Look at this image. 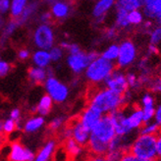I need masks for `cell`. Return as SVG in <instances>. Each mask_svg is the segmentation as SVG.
I'll return each instance as SVG.
<instances>
[{
	"instance_id": "1",
	"label": "cell",
	"mask_w": 161,
	"mask_h": 161,
	"mask_svg": "<svg viewBox=\"0 0 161 161\" xmlns=\"http://www.w3.org/2000/svg\"><path fill=\"white\" fill-rule=\"evenodd\" d=\"M131 93L119 94L107 87L95 88L88 94V105L97 109L103 115H109L123 108L130 101Z\"/></svg>"
},
{
	"instance_id": "2",
	"label": "cell",
	"mask_w": 161,
	"mask_h": 161,
	"mask_svg": "<svg viewBox=\"0 0 161 161\" xmlns=\"http://www.w3.org/2000/svg\"><path fill=\"white\" fill-rule=\"evenodd\" d=\"M116 136L115 129L110 115H103L91 131L87 142L88 150L96 156H105L109 149V142Z\"/></svg>"
},
{
	"instance_id": "3",
	"label": "cell",
	"mask_w": 161,
	"mask_h": 161,
	"mask_svg": "<svg viewBox=\"0 0 161 161\" xmlns=\"http://www.w3.org/2000/svg\"><path fill=\"white\" fill-rule=\"evenodd\" d=\"M129 151L143 160L156 161L158 158L156 149V136L139 134L133 140Z\"/></svg>"
},
{
	"instance_id": "4",
	"label": "cell",
	"mask_w": 161,
	"mask_h": 161,
	"mask_svg": "<svg viewBox=\"0 0 161 161\" xmlns=\"http://www.w3.org/2000/svg\"><path fill=\"white\" fill-rule=\"evenodd\" d=\"M115 69L114 62L108 61L102 58L101 56H98L97 58H95L88 64V66L85 70V75L90 83L99 85L105 82V80Z\"/></svg>"
},
{
	"instance_id": "5",
	"label": "cell",
	"mask_w": 161,
	"mask_h": 161,
	"mask_svg": "<svg viewBox=\"0 0 161 161\" xmlns=\"http://www.w3.org/2000/svg\"><path fill=\"white\" fill-rule=\"evenodd\" d=\"M44 87L46 94L50 96L53 102L62 103L66 101L69 96V87L53 76L48 77L45 80Z\"/></svg>"
},
{
	"instance_id": "6",
	"label": "cell",
	"mask_w": 161,
	"mask_h": 161,
	"mask_svg": "<svg viewBox=\"0 0 161 161\" xmlns=\"http://www.w3.org/2000/svg\"><path fill=\"white\" fill-rule=\"evenodd\" d=\"M138 56V50L135 43L130 39L123 40L119 44V54L116 60L117 66L120 69L130 67L135 63Z\"/></svg>"
},
{
	"instance_id": "7",
	"label": "cell",
	"mask_w": 161,
	"mask_h": 161,
	"mask_svg": "<svg viewBox=\"0 0 161 161\" xmlns=\"http://www.w3.org/2000/svg\"><path fill=\"white\" fill-rule=\"evenodd\" d=\"M97 57L98 54L94 51L88 53L80 51L77 54H69L67 58V64L72 72H74L75 74H80L86 69L88 64Z\"/></svg>"
},
{
	"instance_id": "8",
	"label": "cell",
	"mask_w": 161,
	"mask_h": 161,
	"mask_svg": "<svg viewBox=\"0 0 161 161\" xmlns=\"http://www.w3.org/2000/svg\"><path fill=\"white\" fill-rule=\"evenodd\" d=\"M34 42L39 49L47 51L51 49L54 43V35L52 29L45 24L38 26L35 31Z\"/></svg>"
},
{
	"instance_id": "9",
	"label": "cell",
	"mask_w": 161,
	"mask_h": 161,
	"mask_svg": "<svg viewBox=\"0 0 161 161\" xmlns=\"http://www.w3.org/2000/svg\"><path fill=\"white\" fill-rule=\"evenodd\" d=\"M35 154L36 153L31 149L15 141L11 142L10 147H8L7 158L9 161H33Z\"/></svg>"
},
{
	"instance_id": "10",
	"label": "cell",
	"mask_w": 161,
	"mask_h": 161,
	"mask_svg": "<svg viewBox=\"0 0 161 161\" xmlns=\"http://www.w3.org/2000/svg\"><path fill=\"white\" fill-rule=\"evenodd\" d=\"M104 84H105V87L119 94H124L129 91L126 74L121 70L115 69L105 80Z\"/></svg>"
},
{
	"instance_id": "11",
	"label": "cell",
	"mask_w": 161,
	"mask_h": 161,
	"mask_svg": "<svg viewBox=\"0 0 161 161\" xmlns=\"http://www.w3.org/2000/svg\"><path fill=\"white\" fill-rule=\"evenodd\" d=\"M109 115L111 117L112 123H113L116 136H131L134 133L131 130V128H130V126H129V124H128L126 110L125 109L121 108V109L113 112V113H111Z\"/></svg>"
},
{
	"instance_id": "12",
	"label": "cell",
	"mask_w": 161,
	"mask_h": 161,
	"mask_svg": "<svg viewBox=\"0 0 161 161\" xmlns=\"http://www.w3.org/2000/svg\"><path fill=\"white\" fill-rule=\"evenodd\" d=\"M71 130V139H73L76 142L80 144L82 147H86L88 139H90L91 131L80 122L79 119H76L68 125Z\"/></svg>"
},
{
	"instance_id": "13",
	"label": "cell",
	"mask_w": 161,
	"mask_h": 161,
	"mask_svg": "<svg viewBox=\"0 0 161 161\" xmlns=\"http://www.w3.org/2000/svg\"><path fill=\"white\" fill-rule=\"evenodd\" d=\"M103 114L99 112L97 109L94 107L88 105L84 109V111L80 114L79 116V121L82 123L87 130L92 131L93 127L99 122V120L102 118Z\"/></svg>"
},
{
	"instance_id": "14",
	"label": "cell",
	"mask_w": 161,
	"mask_h": 161,
	"mask_svg": "<svg viewBox=\"0 0 161 161\" xmlns=\"http://www.w3.org/2000/svg\"><path fill=\"white\" fill-rule=\"evenodd\" d=\"M155 105V98L152 92H144L141 98V109L143 114L144 123L150 122V121L153 120Z\"/></svg>"
},
{
	"instance_id": "15",
	"label": "cell",
	"mask_w": 161,
	"mask_h": 161,
	"mask_svg": "<svg viewBox=\"0 0 161 161\" xmlns=\"http://www.w3.org/2000/svg\"><path fill=\"white\" fill-rule=\"evenodd\" d=\"M127 121L133 132L140 131V129L144 124L143 114L141 107L139 106H132L130 108H125Z\"/></svg>"
},
{
	"instance_id": "16",
	"label": "cell",
	"mask_w": 161,
	"mask_h": 161,
	"mask_svg": "<svg viewBox=\"0 0 161 161\" xmlns=\"http://www.w3.org/2000/svg\"><path fill=\"white\" fill-rule=\"evenodd\" d=\"M56 148H57V142L54 140H48L37 151V153L35 154L33 161H50Z\"/></svg>"
},
{
	"instance_id": "17",
	"label": "cell",
	"mask_w": 161,
	"mask_h": 161,
	"mask_svg": "<svg viewBox=\"0 0 161 161\" xmlns=\"http://www.w3.org/2000/svg\"><path fill=\"white\" fill-rule=\"evenodd\" d=\"M133 140H131L130 136H116L115 138L109 142V149L108 151H116L120 153H124L126 151H129L130 146Z\"/></svg>"
},
{
	"instance_id": "18",
	"label": "cell",
	"mask_w": 161,
	"mask_h": 161,
	"mask_svg": "<svg viewBox=\"0 0 161 161\" xmlns=\"http://www.w3.org/2000/svg\"><path fill=\"white\" fill-rule=\"evenodd\" d=\"M44 124H45L44 117L40 115H35L30 117L24 122L23 130L27 134H34L38 132L40 129H42Z\"/></svg>"
},
{
	"instance_id": "19",
	"label": "cell",
	"mask_w": 161,
	"mask_h": 161,
	"mask_svg": "<svg viewBox=\"0 0 161 161\" xmlns=\"http://www.w3.org/2000/svg\"><path fill=\"white\" fill-rule=\"evenodd\" d=\"M142 9L147 19L156 20L161 17V0H149Z\"/></svg>"
},
{
	"instance_id": "20",
	"label": "cell",
	"mask_w": 161,
	"mask_h": 161,
	"mask_svg": "<svg viewBox=\"0 0 161 161\" xmlns=\"http://www.w3.org/2000/svg\"><path fill=\"white\" fill-rule=\"evenodd\" d=\"M64 149H65L66 153L74 159H78L82 157L85 153L84 147L76 142L73 139H68L64 142Z\"/></svg>"
},
{
	"instance_id": "21",
	"label": "cell",
	"mask_w": 161,
	"mask_h": 161,
	"mask_svg": "<svg viewBox=\"0 0 161 161\" xmlns=\"http://www.w3.org/2000/svg\"><path fill=\"white\" fill-rule=\"evenodd\" d=\"M116 0H98L93 7L92 15L94 18H101L112 7L115 5Z\"/></svg>"
},
{
	"instance_id": "22",
	"label": "cell",
	"mask_w": 161,
	"mask_h": 161,
	"mask_svg": "<svg viewBox=\"0 0 161 161\" xmlns=\"http://www.w3.org/2000/svg\"><path fill=\"white\" fill-rule=\"evenodd\" d=\"M28 76L31 82L34 84H42L48 78V70L35 66L29 69Z\"/></svg>"
},
{
	"instance_id": "23",
	"label": "cell",
	"mask_w": 161,
	"mask_h": 161,
	"mask_svg": "<svg viewBox=\"0 0 161 161\" xmlns=\"http://www.w3.org/2000/svg\"><path fill=\"white\" fill-rule=\"evenodd\" d=\"M52 106H53V100L50 98L49 95L44 94L38 100L36 106V111L38 115L44 117L50 113Z\"/></svg>"
},
{
	"instance_id": "24",
	"label": "cell",
	"mask_w": 161,
	"mask_h": 161,
	"mask_svg": "<svg viewBox=\"0 0 161 161\" xmlns=\"http://www.w3.org/2000/svg\"><path fill=\"white\" fill-rule=\"evenodd\" d=\"M33 62L35 64V66L46 69L51 63L49 52L47 50H42V49L36 50L33 54Z\"/></svg>"
},
{
	"instance_id": "25",
	"label": "cell",
	"mask_w": 161,
	"mask_h": 161,
	"mask_svg": "<svg viewBox=\"0 0 161 161\" xmlns=\"http://www.w3.org/2000/svg\"><path fill=\"white\" fill-rule=\"evenodd\" d=\"M115 5L116 8H122V9L128 12L133 10H139L142 8L139 0H116Z\"/></svg>"
},
{
	"instance_id": "26",
	"label": "cell",
	"mask_w": 161,
	"mask_h": 161,
	"mask_svg": "<svg viewBox=\"0 0 161 161\" xmlns=\"http://www.w3.org/2000/svg\"><path fill=\"white\" fill-rule=\"evenodd\" d=\"M28 0H12L10 3V10L13 18H19L24 9L26 8Z\"/></svg>"
},
{
	"instance_id": "27",
	"label": "cell",
	"mask_w": 161,
	"mask_h": 161,
	"mask_svg": "<svg viewBox=\"0 0 161 161\" xmlns=\"http://www.w3.org/2000/svg\"><path fill=\"white\" fill-rule=\"evenodd\" d=\"M128 11L122 9V8H116V26L121 29H126L130 26L128 22Z\"/></svg>"
},
{
	"instance_id": "28",
	"label": "cell",
	"mask_w": 161,
	"mask_h": 161,
	"mask_svg": "<svg viewBox=\"0 0 161 161\" xmlns=\"http://www.w3.org/2000/svg\"><path fill=\"white\" fill-rule=\"evenodd\" d=\"M160 131H161V127H159L153 121H150V122H147L142 125V127L140 129V134L148 135V136H157Z\"/></svg>"
},
{
	"instance_id": "29",
	"label": "cell",
	"mask_w": 161,
	"mask_h": 161,
	"mask_svg": "<svg viewBox=\"0 0 161 161\" xmlns=\"http://www.w3.org/2000/svg\"><path fill=\"white\" fill-rule=\"evenodd\" d=\"M118 54H119V45L116 43H113L109 45L106 49L102 52L101 57L108 61L115 62L118 58Z\"/></svg>"
},
{
	"instance_id": "30",
	"label": "cell",
	"mask_w": 161,
	"mask_h": 161,
	"mask_svg": "<svg viewBox=\"0 0 161 161\" xmlns=\"http://www.w3.org/2000/svg\"><path fill=\"white\" fill-rule=\"evenodd\" d=\"M70 8L66 3L55 2L52 6V13L56 18H64L69 14Z\"/></svg>"
},
{
	"instance_id": "31",
	"label": "cell",
	"mask_w": 161,
	"mask_h": 161,
	"mask_svg": "<svg viewBox=\"0 0 161 161\" xmlns=\"http://www.w3.org/2000/svg\"><path fill=\"white\" fill-rule=\"evenodd\" d=\"M143 18L144 15L142 13V11L139 10H133L128 13V22L130 24V26H139L142 25L143 23Z\"/></svg>"
},
{
	"instance_id": "32",
	"label": "cell",
	"mask_w": 161,
	"mask_h": 161,
	"mask_svg": "<svg viewBox=\"0 0 161 161\" xmlns=\"http://www.w3.org/2000/svg\"><path fill=\"white\" fill-rule=\"evenodd\" d=\"M18 128V124L13 121L12 119L10 118H7L5 119L3 122H2V127H1V132L4 134V135H8L10 136L12 135L13 133L16 132Z\"/></svg>"
},
{
	"instance_id": "33",
	"label": "cell",
	"mask_w": 161,
	"mask_h": 161,
	"mask_svg": "<svg viewBox=\"0 0 161 161\" xmlns=\"http://www.w3.org/2000/svg\"><path fill=\"white\" fill-rule=\"evenodd\" d=\"M126 79H127V83H128V86L131 90H138L142 86L139 76H136L133 72H129V73L126 74Z\"/></svg>"
},
{
	"instance_id": "34",
	"label": "cell",
	"mask_w": 161,
	"mask_h": 161,
	"mask_svg": "<svg viewBox=\"0 0 161 161\" xmlns=\"http://www.w3.org/2000/svg\"><path fill=\"white\" fill-rule=\"evenodd\" d=\"M161 43V26L152 28L149 31V44L158 45Z\"/></svg>"
},
{
	"instance_id": "35",
	"label": "cell",
	"mask_w": 161,
	"mask_h": 161,
	"mask_svg": "<svg viewBox=\"0 0 161 161\" xmlns=\"http://www.w3.org/2000/svg\"><path fill=\"white\" fill-rule=\"evenodd\" d=\"M64 124H65V119H64L63 117H61V116L54 117L49 122V129L53 132L58 131L63 128Z\"/></svg>"
},
{
	"instance_id": "36",
	"label": "cell",
	"mask_w": 161,
	"mask_h": 161,
	"mask_svg": "<svg viewBox=\"0 0 161 161\" xmlns=\"http://www.w3.org/2000/svg\"><path fill=\"white\" fill-rule=\"evenodd\" d=\"M48 52H49L51 61L53 62H57L63 57V49L61 47H52Z\"/></svg>"
},
{
	"instance_id": "37",
	"label": "cell",
	"mask_w": 161,
	"mask_h": 161,
	"mask_svg": "<svg viewBox=\"0 0 161 161\" xmlns=\"http://www.w3.org/2000/svg\"><path fill=\"white\" fill-rule=\"evenodd\" d=\"M147 86H148L151 92L161 93V78L151 79Z\"/></svg>"
},
{
	"instance_id": "38",
	"label": "cell",
	"mask_w": 161,
	"mask_h": 161,
	"mask_svg": "<svg viewBox=\"0 0 161 161\" xmlns=\"http://www.w3.org/2000/svg\"><path fill=\"white\" fill-rule=\"evenodd\" d=\"M36 9V4L33 3V4H30L28 7H26L25 9H24L23 13H22V16H21V20H20V23H23L25 22L30 16L31 15V13L34 12V10Z\"/></svg>"
},
{
	"instance_id": "39",
	"label": "cell",
	"mask_w": 161,
	"mask_h": 161,
	"mask_svg": "<svg viewBox=\"0 0 161 161\" xmlns=\"http://www.w3.org/2000/svg\"><path fill=\"white\" fill-rule=\"evenodd\" d=\"M120 161H147V160H143L138 156H136L135 154L131 153L130 151H126L121 156Z\"/></svg>"
},
{
	"instance_id": "40",
	"label": "cell",
	"mask_w": 161,
	"mask_h": 161,
	"mask_svg": "<svg viewBox=\"0 0 161 161\" xmlns=\"http://www.w3.org/2000/svg\"><path fill=\"white\" fill-rule=\"evenodd\" d=\"M153 122H155L159 127H161V102L156 104L153 115Z\"/></svg>"
},
{
	"instance_id": "41",
	"label": "cell",
	"mask_w": 161,
	"mask_h": 161,
	"mask_svg": "<svg viewBox=\"0 0 161 161\" xmlns=\"http://www.w3.org/2000/svg\"><path fill=\"white\" fill-rule=\"evenodd\" d=\"M21 117H22V113H21V110L19 108H14L10 111V119H12L13 121H15L16 123L18 124V127H19V124H20V121H21Z\"/></svg>"
},
{
	"instance_id": "42",
	"label": "cell",
	"mask_w": 161,
	"mask_h": 161,
	"mask_svg": "<svg viewBox=\"0 0 161 161\" xmlns=\"http://www.w3.org/2000/svg\"><path fill=\"white\" fill-rule=\"evenodd\" d=\"M11 69V66L9 63H7L5 61L0 60V77L6 76Z\"/></svg>"
},
{
	"instance_id": "43",
	"label": "cell",
	"mask_w": 161,
	"mask_h": 161,
	"mask_svg": "<svg viewBox=\"0 0 161 161\" xmlns=\"http://www.w3.org/2000/svg\"><path fill=\"white\" fill-rule=\"evenodd\" d=\"M122 154L123 153H120V152H116V151H108L105 155V158L107 161H120Z\"/></svg>"
},
{
	"instance_id": "44",
	"label": "cell",
	"mask_w": 161,
	"mask_h": 161,
	"mask_svg": "<svg viewBox=\"0 0 161 161\" xmlns=\"http://www.w3.org/2000/svg\"><path fill=\"white\" fill-rule=\"evenodd\" d=\"M10 8V0H0V13H5Z\"/></svg>"
},
{
	"instance_id": "45",
	"label": "cell",
	"mask_w": 161,
	"mask_h": 161,
	"mask_svg": "<svg viewBox=\"0 0 161 161\" xmlns=\"http://www.w3.org/2000/svg\"><path fill=\"white\" fill-rule=\"evenodd\" d=\"M61 138L64 139V141H66L68 139H71V130H70L69 126L65 127L62 130V132H61Z\"/></svg>"
},
{
	"instance_id": "46",
	"label": "cell",
	"mask_w": 161,
	"mask_h": 161,
	"mask_svg": "<svg viewBox=\"0 0 161 161\" xmlns=\"http://www.w3.org/2000/svg\"><path fill=\"white\" fill-rule=\"evenodd\" d=\"M156 149L158 158H161V131L156 136Z\"/></svg>"
},
{
	"instance_id": "47",
	"label": "cell",
	"mask_w": 161,
	"mask_h": 161,
	"mask_svg": "<svg viewBox=\"0 0 161 161\" xmlns=\"http://www.w3.org/2000/svg\"><path fill=\"white\" fill-rule=\"evenodd\" d=\"M18 57L21 60H27L30 57V51L28 49H21L18 52Z\"/></svg>"
},
{
	"instance_id": "48",
	"label": "cell",
	"mask_w": 161,
	"mask_h": 161,
	"mask_svg": "<svg viewBox=\"0 0 161 161\" xmlns=\"http://www.w3.org/2000/svg\"><path fill=\"white\" fill-rule=\"evenodd\" d=\"M67 50L69 51L70 54H77V53H79L80 51V46L78 44H72V43H70L69 48H68Z\"/></svg>"
},
{
	"instance_id": "49",
	"label": "cell",
	"mask_w": 161,
	"mask_h": 161,
	"mask_svg": "<svg viewBox=\"0 0 161 161\" xmlns=\"http://www.w3.org/2000/svg\"><path fill=\"white\" fill-rule=\"evenodd\" d=\"M16 22H11L9 25L7 26V28H6V30H5V35L6 36H9V35H11L13 31H15V29H16Z\"/></svg>"
},
{
	"instance_id": "50",
	"label": "cell",
	"mask_w": 161,
	"mask_h": 161,
	"mask_svg": "<svg viewBox=\"0 0 161 161\" xmlns=\"http://www.w3.org/2000/svg\"><path fill=\"white\" fill-rule=\"evenodd\" d=\"M158 53V48L156 45H152V44H149L148 47H147V54L148 55H155Z\"/></svg>"
},
{
	"instance_id": "51",
	"label": "cell",
	"mask_w": 161,
	"mask_h": 161,
	"mask_svg": "<svg viewBox=\"0 0 161 161\" xmlns=\"http://www.w3.org/2000/svg\"><path fill=\"white\" fill-rule=\"evenodd\" d=\"M86 161H107L105 156H96V155H92V157L88 158Z\"/></svg>"
},
{
	"instance_id": "52",
	"label": "cell",
	"mask_w": 161,
	"mask_h": 161,
	"mask_svg": "<svg viewBox=\"0 0 161 161\" xmlns=\"http://www.w3.org/2000/svg\"><path fill=\"white\" fill-rule=\"evenodd\" d=\"M106 36L108 37V38H113V37H115L116 36V30L115 29H109L108 31H107V33H106Z\"/></svg>"
},
{
	"instance_id": "53",
	"label": "cell",
	"mask_w": 161,
	"mask_h": 161,
	"mask_svg": "<svg viewBox=\"0 0 161 161\" xmlns=\"http://www.w3.org/2000/svg\"><path fill=\"white\" fill-rule=\"evenodd\" d=\"M5 141H6V138H5V135L2 133V132H0V149H1L4 146V143H5Z\"/></svg>"
},
{
	"instance_id": "54",
	"label": "cell",
	"mask_w": 161,
	"mask_h": 161,
	"mask_svg": "<svg viewBox=\"0 0 161 161\" xmlns=\"http://www.w3.org/2000/svg\"><path fill=\"white\" fill-rule=\"evenodd\" d=\"M49 19H50V14L49 13H45V14H43L42 16V21L43 23H47Z\"/></svg>"
},
{
	"instance_id": "55",
	"label": "cell",
	"mask_w": 161,
	"mask_h": 161,
	"mask_svg": "<svg viewBox=\"0 0 161 161\" xmlns=\"http://www.w3.org/2000/svg\"><path fill=\"white\" fill-rule=\"evenodd\" d=\"M156 22H157V24H158V26H161V17L157 18V19H156Z\"/></svg>"
},
{
	"instance_id": "56",
	"label": "cell",
	"mask_w": 161,
	"mask_h": 161,
	"mask_svg": "<svg viewBox=\"0 0 161 161\" xmlns=\"http://www.w3.org/2000/svg\"><path fill=\"white\" fill-rule=\"evenodd\" d=\"M1 127H2V122H0V132H1Z\"/></svg>"
},
{
	"instance_id": "57",
	"label": "cell",
	"mask_w": 161,
	"mask_h": 161,
	"mask_svg": "<svg viewBox=\"0 0 161 161\" xmlns=\"http://www.w3.org/2000/svg\"><path fill=\"white\" fill-rule=\"evenodd\" d=\"M160 78H161V72H160Z\"/></svg>"
},
{
	"instance_id": "58",
	"label": "cell",
	"mask_w": 161,
	"mask_h": 161,
	"mask_svg": "<svg viewBox=\"0 0 161 161\" xmlns=\"http://www.w3.org/2000/svg\"><path fill=\"white\" fill-rule=\"evenodd\" d=\"M0 161H1V160H0Z\"/></svg>"
}]
</instances>
